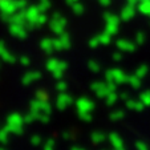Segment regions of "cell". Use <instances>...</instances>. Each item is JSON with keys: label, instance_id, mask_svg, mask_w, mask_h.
I'll use <instances>...</instances> for the list:
<instances>
[{"label": "cell", "instance_id": "cell-1", "mask_svg": "<svg viewBox=\"0 0 150 150\" xmlns=\"http://www.w3.org/2000/svg\"><path fill=\"white\" fill-rule=\"evenodd\" d=\"M0 1H4V0H0Z\"/></svg>", "mask_w": 150, "mask_h": 150}]
</instances>
